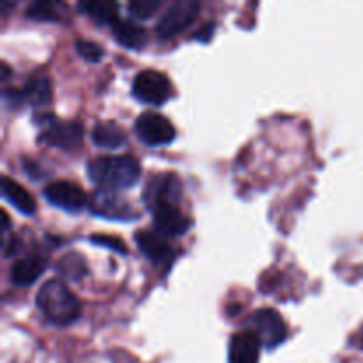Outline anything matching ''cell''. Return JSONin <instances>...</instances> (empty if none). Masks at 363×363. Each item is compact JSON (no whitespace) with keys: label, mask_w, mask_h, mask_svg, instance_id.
<instances>
[{"label":"cell","mask_w":363,"mask_h":363,"mask_svg":"<svg viewBox=\"0 0 363 363\" xmlns=\"http://www.w3.org/2000/svg\"><path fill=\"white\" fill-rule=\"evenodd\" d=\"M74 50L80 53L82 59L89 60V62H99L101 60L103 48L96 41H91V39H77Z\"/></svg>","instance_id":"cell-23"},{"label":"cell","mask_w":363,"mask_h":363,"mask_svg":"<svg viewBox=\"0 0 363 363\" xmlns=\"http://www.w3.org/2000/svg\"><path fill=\"white\" fill-rule=\"evenodd\" d=\"M201 11V4L197 0H176L170 4L155 25V30L160 38L169 39L179 34L186 27H190Z\"/></svg>","instance_id":"cell-4"},{"label":"cell","mask_w":363,"mask_h":363,"mask_svg":"<svg viewBox=\"0 0 363 363\" xmlns=\"http://www.w3.org/2000/svg\"><path fill=\"white\" fill-rule=\"evenodd\" d=\"M131 91L140 101L162 105L172 94V84L165 73L158 69H142L135 74Z\"/></svg>","instance_id":"cell-5"},{"label":"cell","mask_w":363,"mask_h":363,"mask_svg":"<svg viewBox=\"0 0 363 363\" xmlns=\"http://www.w3.org/2000/svg\"><path fill=\"white\" fill-rule=\"evenodd\" d=\"M133 238L138 250H140L149 261L156 262V264H162V262H169L170 259H172V247H170L160 234L152 233V230H137Z\"/></svg>","instance_id":"cell-13"},{"label":"cell","mask_w":363,"mask_h":363,"mask_svg":"<svg viewBox=\"0 0 363 363\" xmlns=\"http://www.w3.org/2000/svg\"><path fill=\"white\" fill-rule=\"evenodd\" d=\"M213 32H215V21H206L204 25H201V28H199L197 32H194L191 38L199 39V41L202 43H208L209 39H211Z\"/></svg>","instance_id":"cell-25"},{"label":"cell","mask_w":363,"mask_h":363,"mask_svg":"<svg viewBox=\"0 0 363 363\" xmlns=\"http://www.w3.org/2000/svg\"><path fill=\"white\" fill-rule=\"evenodd\" d=\"M252 326V332L259 337L266 347H275L286 339V323L280 318V314L273 308H259L248 319Z\"/></svg>","instance_id":"cell-10"},{"label":"cell","mask_w":363,"mask_h":363,"mask_svg":"<svg viewBox=\"0 0 363 363\" xmlns=\"http://www.w3.org/2000/svg\"><path fill=\"white\" fill-rule=\"evenodd\" d=\"M82 138H84V128L78 121H60L57 117L38 135L41 144L66 149V151L77 149L82 144Z\"/></svg>","instance_id":"cell-8"},{"label":"cell","mask_w":363,"mask_h":363,"mask_svg":"<svg viewBox=\"0 0 363 363\" xmlns=\"http://www.w3.org/2000/svg\"><path fill=\"white\" fill-rule=\"evenodd\" d=\"M135 135L147 145H163L174 140L176 130L165 116L147 110L135 119Z\"/></svg>","instance_id":"cell-6"},{"label":"cell","mask_w":363,"mask_h":363,"mask_svg":"<svg viewBox=\"0 0 363 363\" xmlns=\"http://www.w3.org/2000/svg\"><path fill=\"white\" fill-rule=\"evenodd\" d=\"M87 176L101 190H124L140 177V163L130 155L92 156L87 162Z\"/></svg>","instance_id":"cell-1"},{"label":"cell","mask_w":363,"mask_h":363,"mask_svg":"<svg viewBox=\"0 0 363 363\" xmlns=\"http://www.w3.org/2000/svg\"><path fill=\"white\" fill-rule=\"evenodd\" d=\"M87 208L91 209L92 215L103 216V218L108 220H121V222L135 220L138 216L130 202L124 201L116 191L101 190V188L91 195Z\"/></svg>","instance_id":"cell-7"},{"label":"cell","mask_w":363,"mask_h":363,"mask_svg":"<svg viewBox=\"0 0 363 363\" xmlns=\"http://www.w3.org/2000/svg\"><path fill=\"white\" fill-rule=\"evenodd\" d=\"M112 34L117 39V43L126 48H140L145 45V39H147V32L142 25L135 23L131 20H119L112 25Z\"/></svg>","instance_id":"cell-16"},{"label":"cell","mask_w":363,"mask_h":363,"mask_svg":"<svg viewBox=\"0 0 363 363\" xmlns=\"http://www.w3.org/2000/svg\"><path fill=\"white\" fill-rule=\"evenodd\" d=\"M25 16L38 21H57L60 20V4L50 2V0H38L27 7Z\"/></svg>","instance_id":"cell-21"},{"label":"cell","mask_w":363,"mask_h":363,"mask_svg":"<svg viewBox=\"0 0 363 363\" xmlns=\"http://www.w3.org/2000/svg\"><path fill=\"white\" fill-rule=\"evenodd\" d=\"M261 344L252 330L234 333L229 342V363H257Z\"/></svg>","instance_id":"cell-12"},{"label":"cell","mask_w":363,"mask_h":363,"mask_svg":"<svg viewBox=\"0 0 363 363\" xmlns=\"http://www.w3.org/2000/svg\"><path fill=\"white\" fill-rule=\"evenodd\" d=\"M0 190H2L4 199H6L11 206H14V209H18L21 215H27V216L34 215L35 211L34 197H32L30 191L25 190L20 183L11 179L9 176H2V179H0Z\"/></svg>","instance_id":"cell-15"},{"label":"cell","mask_w":363,"mask_h":363,"mask_svg":"<svg viewBox=\"0 0 363 363\" xmlns=\"http://www.w3.org/2000/svg\"><path fill=\"white\" fill-rule=\"evenodd\" d=\"M7 77H9V66L6 62H2V78L6 80Z\"/></svg>","instance_id":"cell-27"},{"label":"cell","mask_w":363,"mask_h":363,"mask_svg":"<svg viewBox=\"0 0 363 363\" xmlns=\"http://www.w3.org/2000/svg\"><path fill=\"white\" fill-rule=\"evenodd\" d=\"M57 272H59L64 279L78 282V280H82L89 273L87 261H85L78 252H67V254H64L62 257L57 261Z\"/></svg>","instance_id":"cell-19"},{"label":"cell","mask_w":363,"mask_h":363,"mask_svg":"<svg viewBox=\"0 0 363 363\" xmlns=\"http://www.w3.org/2000/svg\"><path fill=\"white\" fill-rule=\"evenodd\" d=\"M0 213H2V227H4V230H7L9 229V216H7V213L4 211V209Z\"/></svg>","instance_id":"cell-26"},{"label":"cell","mask_w":363,"mask_h":363,"mask_svg":"<svg viewBox=\"0 0 363 363\" xmlns=\"http://www.w3.org/2000/svg\"><path fill=\"white\" fill-rule=\"evenodd\" d=\"M92 142L99 147L105 149H117L126 142V135H124L123 128L113 121H99L92 128Z\"/></svg>","instance_id":"cell-17"},{"label":"cell","mask_w":363,"mask_h":363,"mask_svg":"<svg viewBox=\"0 0 363 363\" xmlns=\"http://www.w3.org/2000/svg\"><path fill=\"white\" fill-rule=\"evenodd\" d=\"M21 101L28 103L32 106H43L48 105L50 98H52V87H50V80L45 74H35V77L28 78L25 87L21 89Z\"/></svg>","instance_id":"cell-18"},{"label":"cell","mask_w":363,"mask_h":363,"mask_svg":"<svg viewBox=\"0 0 363 363\" xmlns=\"http://www.w3.org/2000/svg\"><path fill=\"white\" fill-rule=\"evenodd\" d=\"M46 261L38 254L25 255V257L16 259L9 269L11 282L16 286H30L41 277L45 272Z\"/></svg>","instance_id":"cell-14"},{"label":"cell","mask_w":363,"mask_h":363,"mask_svg":"<svg viewBox=\"0 0 363 363\" xmlns=\"http://www.w3.org/2000/svg\"><path fill=\"white\" fill-rule=\"evenodd\" d=\"M78 9L98 23L113 25L119 20V7L116 2H80Z\"/></svg>","instance_id":"cell-20"},{"label":"cell","mask_w":363,"mask_h":363,"mask_svg":"<svg viewBox=\"0 0 363 363\" xmlns=\"http://www.w3.org/2000/svg\"><path fill=\"white\" fill-rule=\"evenodd\" d=\"M163 6V0H131L128 11L135 18H149Z\"/></svg>","instance_id":"cell-22"},{"label":"cell","mask_w":363,"mask_h":363,"mask_svg":"<svg viewBox=\"0 0 363 363\" xmlns=\"http://www.w3.org/2000/svg\"><path fill=\"white\" fill-rule=\"evenodd\" d=\"M151 213L158 233L165 234V236H181V234L188 233V229L191 227V218L186 213L181 211L177 204L162 206Z\"/></svg>","instance_id":"cell-11"},{"label":"cell","mask_w":363,"mask_h":363,"mask_svg":"<svg viewBox=\"0 0 363 363\" xmlns=\"http://www.w3.org/2000/svg\"><path fill=\"white\" fill-rule=\"evenodd\" d=\"M183 195V184L181 179L172 172H158L151 174L144 184L142 199L149 211H155L156 208L169 204H179V199Z\"/></svg>","instance_id":"cell-3"},{"label":"cell","mask_w":363,"mask_h":363,"mask_svg":"<svg viewBox=\"0 0 363 363\" xmlns=\"http://www.w3.org/2000/svg\"><path fill=\"white\" fill-rule=\"evenodd\" d=\"M43 197L52 206H57V208L69 213H78L85 206H89V199L85 191L77 183H71V181L66 179L53 181V183L46 184L43 188Z\"/></svg>","instance_id":"cell-9"},{"label":"cell","mask_w":363,"mask_h":363,"mask_svg":"<svg viewBox=\"0 0 363 363\" xmlns=\"http://www.w3.org/2000/svg\"><path fill=\"white\" fill-rule=\"evenodd\" d=\"M35 305L52 325L67 326L80 315V301L69 287L57 279H50L39 287Z\"/></svg>","instance_id":"cell-2"},{"label":"cell","mask_w":363,"mask_h":363,"mask_svg":"<svg viewBox=\"0 0 363 363\" xmlns=\"http://www.w3.org/2000/svg\"><path fill=\"white\" fill-rule=\"evenodd\" d=\"M89 241L92 245H99V247H105L108 250L119 252V254H128V247L123 243V240L117 236H108V234H91Z\"/></svg>","instance_id":"cell-24"}]
</instances>
